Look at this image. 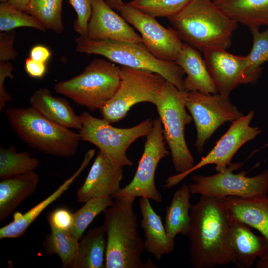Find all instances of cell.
Instances as JSON below:
<instances>
[{
  "label": "cell",
  "instance_id": "21",
  "mask_svg": "<svg viewBox=\"0 0 268 268\" xmlns=\"http://www.w3.org/2000/svg\"><path fill=\"white\" fill-rule=\"evenodd\" d=\"M229 215L256 229L268 240V196L244 198L229 196L221 199Z\"/></svg>",
  "mask_w": 268,
  "mask_h": 268
},
{
  "label": "cell",
  "instance_id": "13",
  "mask_svg": "<svg viewBox=\"0 0 268 268\" xmlns=\"http://www.w3.org/2000/svg\"><path fill=\"white\" fill-rule=\"evenodd\" d=\"M254 115V112L251 110L247 115L232 122L226 132L205 156L188 171L169 177L164 187H172L192 172L208 165L215 164L217 172L224 170L231 164L234 155L240 147L254 139L261 132L259 128L250 125Z\"/></svg>",
  "mask_w": 268,
  "mask_h": 268
},
{
  "label": "cell",
  "instance_id": "10",
  "mask_svg": "<svg viewBox=\"0 0 268 268\" xmlns=\"http://www.w3.org/2000/svg\"><path fill=\"white\" fill-rule=\"evenodd\" d=\"M243 164V162L231 163L224 170L211 176H192L193 182L188 185L191 195L220 199L229 196L252 198L267 195L268 169L253 177L246 176L245 171L233 173Z\"/></svg>",
  "mask_w": 268,
  "mask_h": 268
},
{
  "label": "cell",
  "instance_id": "30",
  "mask_svg": "<svg viewBox=\"0 0 268 268\" xmlns=\"http://www.w3.org/2000/svg\"><path fill=\"white\" fill-rule=\"evenodd\" d=\"M40 161L28 152H17L14 146L0 147V178L6 179L34 171Z\"/></svg>",
  "mask_w": 268,
  "mask_h": 268
},
{
  "label": "cell",
  "instance_id": "8",
  "mask_svg": "<svg viewBox=\"0 0 268 268\" xmlns=\"http://www.w3.org/2000/svg\"><path fill=\"white\" fill-rule=\"evenodd\" d=\"M80 117L82 126L78 134L81 140L94 145L114 164L122 167L133 165L127 155V149L135 140L147 136L153 125V121L147 119L130 128H119L86 111Z\"/></svg>",
  "mask_w": 268,
  "mask_h": 268
},
{
  "label": "cell",
  "instance_id": "28",
  "mask_svg": "<svg viewBox=\"0 0 268 268\" xmlns=\"http://www.w3.org/2000/svg\"><path fill=\"white\" fill-rule=\"evenodd\" d=\"M42 243L43 249L47 255L56 254L59 256L63 268H71L78 246L79 239L69 231L50 228Z\"/></svg>",
  "mask_w": 268,
  "mask_h": 268
},
{
  "label": "cell",
  "instance_id": "11",
  "mask_svg": "<svg viewBox=\"0 0 268 268\" xmlns=\"http://www.w3.org/2000/svg\"><path fill=\"white\" fill-rule=\"evenodd\" d=\"M185 106L196 126L195 147L199 153L203 151L205 143L219 127L243 116L231 102L229 97L218 93L206 94L199 91H187Z\"/></svg>",
  "mask_w": 268,
  "mask_h": 268
},
{
  "label": "cell",
  "instance_id": "25",
  "mask_svg": "<svg viewBox=\"0 0 268 268\" xmlns=\"http://www.w3.org/2000/svg\"><path fill=\"white\" fill-rule=\"evenodd\" d=\"M230 18L249 29L268 27V0H214Z\"/></svg>",
  "mask_w": 268,
  "mask_h": 268
},
{
  "label": "cell",
  "instance_id": "27",
  "mask_svg": "<svg viewBox=\"0 0 268 268\" xmlns=\"http://www.w3.org/2000/svg\"><path fill=\"white\" fill-rule=\"evenodd\" d=\"M191 194L188 185L183 184L173 194L166 208L164 227L168 236L175 239L178 234L187 236L190 227Z\"/></svg>",
  "mask_w": 268,
  "mask_h": 268
},
{
  "label": "cell",
  "instance_id": "44",
  "mask_svg": "<svg viewBox=\"0 0 268 268\" xmlns=\"http://www.w3.org/2000/svg\"><path fill=\"white\" fill-rule=\"evenodd\" d=\"M7 0H0V2H6Z\"/></svg>",
  "mask_w": 268,
  "mask_h": 268
},
{
  "label": "cell",
  "instance_id": "33",
  "mask_svg": "<svg viewBox=\"0 0 268 268\" xmlns=\"http://www.w3.org/2000/svg\"><path fill=\"white\" fill-rule=\"evenodd\" d=\"M191 0H132L125 4L154 18H168L179 13Z\"/></svg>",
  "mask_w": 268,
  "mask_h": 268
},
{
  "label": "cell",
  "instance_id": "2",
  "mask_svg": "<svg viewBox=\"0 0 268 268\" xmlns=\"http://www.w3.org/2000/svg\"><path fill=\"white\" fill-rule=\"evenodd\" d=\"M104 211L103 224L106 236V268H157L150 260L144 263V241L138 232V221L133 210L134 199L113 198Z\"/></svg>",
  "mask_w": 268,
  "mask_h": 268
},
{
  "label": "cell",
  "instance_id": "24",
  "mask_svg": "<svg viewBox=\"0 0 268 268\" xmlns=\"http://www.w3.org/2000/svg\"><path fill=\"white\" fill-rule=\"evenodd\" d=\"M39 176L34 171L1 179L0 222L6 219L26 199L36 190Z\"/></svg>",
  "mask_w": 268,
  "mask_h": 268
},
{
  "label": "cell",
  "instance_id": "38",
  "mask_svg": "<svg viewBox=\"0 0 268 268\" xmlns=\"http://www.w3.org/2000/svg\"><path fill=\"white\" fill-rule=\"evenodd\" d=\"M13 68L11 62L0 61V111H2L8 101L12 100L11 96L5 89L4 82L7 78H13Z\"/></svg>",
  "mask_w": 268,
  "mask_h": 268
},
{
  "label": "cell",
  "instance_id": "43",
  "mask_svg": "<svg viewBox=\"0 0 268 268\" xmlns=\"http://www.w3.org/2000/svg\"><path fill=\"white\" fill-rule=\"evenodd\" d=\"M257 268H268V253L259 258L256 263Z\"/></svg>",
  "mask_w": 268,
  "mask_h": 268
},
{
  "label": "cell",
  "instance_id": "31",
  "mask_svg": "<svg viewBox=\"0 0 268 268\" xmlns=\"http://www.w3.org/2000/svg\"><path fill=\"white\" fill-rule=\"evenodd\" d=\"M63 0H30L25 12L37 19L46 30L61 33L64 27L62 20Z\"/></svg>",
  "mask_w": 268,
  "mask_h": 268
},
{
  "label": "cell",
  "instance_id": "9",
  "mask_svg": "<svg viewBox=\"0 0 268 268\" xmlns=\"http://www.w3.org/2000/svg\"><path fill=\"white\" fill-rule=\"evenodd\" d=\"M120 82L114 95L100 109L103 118L110 124L126 117L134 105L142 102L154 104L166 80L149 71L122 66Z\"/></svg>",
  "mask_w": 268,
  "mask_h": 268
},
{
  "label": "cell",
  "instance_id": "22",
  "mask_svg": "<svg viewBox=\"0 0 268 268\" xmlns=\"http://www.w3.org/2000/svg\"><path fill=\"white\" fill-rule=\"evenodd\" d=\"M139 208L141 226L145 237L144 249L157 260H160L163 255L174 250V239L168 236L161 216L152 208L149 199L140 198Z\"/></svg>",
  "mask_w": 268,
  "mask_h": 268
},
{
  "label": "cell",
  "instance_id": "6",
  "mask_svg": "<svg viewBox=\"0 0 268 268\" xmlns=\"http://www.w3.org/2000/svg\"><path fill=\"white\" fill-rule=\"evenodd\" d=\"M120 68L104 58L91 61L79 75L57 82L54 90L92 110L100 109L117 91Z\"/></svg>",
  "mask_w": 268,
  "mask_h": 268
},
{
  "label": "cell",
  "instance_id": "29",
  "mask_svg": "<svg viewBox=\"0 0 268 268\" xmlns=\"http://www.w3.org/2000/svg\"><path fill=\"white\" fill-rule=\"evenodd\" d=\"M253 37L250 52L246 56V63L243 84H254L261 75V66L268 62V27L260 32L258 28L249 29Z\"/></svg>",
  "mask_w": 268,
  "mask_h": 268
},
{
  "label": "cell",
  "instance_id": "35",
  "mask_svg": "<svg viewBox=\"0 0 268 268\" xmlns=\"http://www.w3.org/2000/svg\"><path fill=\"white\" fill-rule=\"evenodd\" d=\"M92 1L93 0H68L77 15L73 28L79 36H87L88 22L92 13Z\"/></svg>",
  "mask_w": 268,
  "mask_h": 268
},
{
  "label": "cell",
  "instance_id": "20",
  "mask_svg": "<svg viewBox=\"0 0 268 268\" xmlns=\"http://www.w3.org/2000/svg\"><path fill=\"white\" fill-rule=\"evenodd\" d=\"M175 63L183 70L184 90L206 94L218 93L203 56L197 49L183 43Z\"/></svg>",
  "mask_w": 268,
  "mask_h": 268
},
{
  "label": "cell",
  "instance_id": "17",
  "mask_svg": "<svg viewBox=\"0 0 268 268\" xmlns=\"http://www.w3.org/2000/svg\"><path fill=\"white\" fill-rule=\"evenodd\" d=\"M123 167L114 164L99 151L88 175L77 191L79 203L98 197H112L121 188Z\"/></svg>",
  "mask_w": 268,
  "mask_h": 268
},
{
  "label": "cell",
  "instance_id": "40",
  "mask_svg": "<svg viewBox=\"0 0 268 268\" xmlns=\"http://www.w3.org/2000/svg\"><path fill=\"white\" fill-rule=\"evenodd\" d=\"M52 53L46 46L42 45H37L30 50L29 58L37 61L46 63L50 58Z\"/></svg>",
  "mask_w": 268,
  "mask_h": 268
},
{
  "label": "cell",
  "instance_id": "34",
  "mask_svg": "<svg viewBox=\"0 0 268 268\" xmlns=\"http://www.w3.org/2000/svg\"><path fill=\"white\" fill-rule=\"evenodd\" d=\"M18 27H29L45 32L46 29L33 16L10 5L0 3V31L7 32Z\"/></svg>",
  "mask_w": 268,
  "mask_h": 268
},
{
  "label": "cell",
  "instance_id": "37",
  "mask_svg": "<svg viewBox=\"0 0 268 268\" xmlns=\"http://www.w3.org/2000/svg\"><path fill=\"white\" fill-rule=\"evenodd\" d=\"M16 31L11 30L0 33V61L10 62L15 60L18 52L14 47Z\"/></svg>",
  "mask_w": 268,
  "mask_h": 268
},
{
  "label": "cell",
  "instance_id": "1",
  "mask_svg": "<svg viewBox=\"0 0 268 268\" xmlns=\"http://www.w3.org/2000/svg\"><path fill=\"white\" fill-rule=\"evenodd\" d=\"M187 236L194 268H212L232 263L229 246L230 216L222 200L201 195L190 212Z\"/></svg>",
  "mask_w": 268,
  "mask_h": 268
},
{
  "label": "cell",
  "instance_id": "41",
  "mask_svg": "<svg viewBox=\"0 0 268 268\" xmlns=\"http://www.w3.org/2000/svg\"><path fill=\"white\" fill-rule=\"evenodd\" d=\"M30 0H7L6 2L17 9L25 12Z\"/></svg>",
  "mask_w": 268,
  "mask_h": 268
},
{
  "label": "cell",
  "instance_id": "23",
  "mask_svg": "<svg viewBox=\"0 0 268 268\" xmlns=\"http://www.w3.org/2000/svg\"><path fill=\"white\" fill-rule=\"evenodd\" d=\"M29 103L47 118L60 125L78 130L81 128L80 115H76L68 101L54 96L46 88L35 90L30 97Z\"/></svg>",
  "mask_w": 268,
  "mask_h": 268
},
{
  "label": "cell",
  "instance_id": "5",
  "mask_svg": "<svg viewBox=\"0 0 268 268\" xmlns=\"http://www.w3.org/2000/svg\"><path fill=\"white\" fill-rule=\"evenodd\" d=\"M76 50L86 54L101 55L108 60L133 68L156 73L176 86L184 88L182 69L174 62L160 60L154 56L143 43H128L110 40H93L79 36L75 40Z\"/></svg>",
  "mask_w": 268,
  "mask_h": 268
},
{
  "label": "cell",
  "instance_id": "4",
  "mask_svg": "<svg viewBox=\"0 0 268 268\" xmlns=\"http://www.w3.org/2000/svg\"><path fill=\"white\" fill-rule=\"evenodd\" d=\"M6 115L15 134L31 147L60 157L77 153L79 134L49 120L34 108H8Z\"/></svg>",
  "mask_w": 268,
  "mask_h": 268
},
{
  "label": "cell",
  "instance_id": "3",
  "mask_svg": "<svg viewBox=\"0 0 268 268\" xmlns=\"http://www.w3.org/2000/svg\"><path fill=\"white\" fill-rule=\"evenodd\" d=\"M167 19L182 41L200 51L209 48L227 49L238 26L211 0H192Z\"/></svg>",
  "mask_w": 268,
  "mask_h": 268
},
{
  "label": "cell",
  "instance_id": "15",
  "mask_svg": "<svg viewBox=\"0 0 268 268\" xmlns=\"http://www.w3.org/2000/svg\"><path fill=\"white\" fill-rule=\"evenodd\" d=\"M226 50L209 48L201 52L218 93L229 97L232 91L243 84L246 57L232 54Z\"/></svg>",
  "mask_w": 268,
  "mask_h": 268
},
{
  "label": "cell",
  "instance_id": "18",
  "mask_svg": "<svg viewBox=\"0 0 268 268\" xmlns=\"http://www.w3.org/2000/svg\"><path fill=\"white\" fill-rule=\"evenodd\" d=\"M230 218L229 246L232 263L241 268H249L257 258L268 253V240L255 235L241 221Z\"/></svg>",
  "mask_w": 268,
  "mask_h": 268
},
{
  "label": "cell",
  "instance_id": "39",
  "mask_svg": "<svg viewBox=\"0 0 268 268\" xmlns=\"http://www.w3.org/2000/svg\"><path fill=\"white\" fill-rule=\"evenodd\" d=\"M25 69L30 77L41 79L46 74L47 66L46 63L35 61L29 57L25 60Z\"/></svg>",
  "mask_w": 268,
  "mask_h": 268
},
{
  "label": "cell",
  "instance_id": "16",
  "mask_svg": "<svg viewBox=\"0 0 268 268\" xmlns=\"http://www.w3.org/2000/svg\"><path fill=\"white\" fill-rule=\"evenodd\" d=\"M86 37L93 40H110L142 43L141 37L104 0H93Z\"/></svg>",
  "mask_w": 268,
  "mask_h": 268
},
{
  "label": "cell",
  "instance_id": "26",
  "mask_svg": "<svg viewBox=\"0 0 268 268\" xmlns=\"http://www.w3.org/2000/svg\"><path fill=\"white\" fill-rule=\"evenodd\" d=\"M107 248L103 225L89 230L79 240L71 268H104Z\"/></svg>",
  "mask_w": 268,
  "mask_h": 268
},
{
  "label": "cell",
  "instance_id": "12",
  "mask_svg": "<svg viewBox=\"0 0 268 268\" xmlns=\"http://www.w3.org/2000/svg\"><path fill=\"white\" fill-rule=\"evenodd\" d=\"M163 127L159 117L153 121L151 131L146 136L144 151L132 181L113 196L135 199L137 197L161 203L162 196L155 184V174L160 161L169 154L165 146Z\"/></svg>",
  "mask_w": 268,
  "mask_h": 268
},
{
  "label": "cell",
  "instance_id": "32",
  "mask_svg": "<svg viewBox=\"0 0 268 268\" xmlns=\"http://www.w3.org/2000/svg\"><path fill=\"white\" fill-rule=\"evenodd\" d=\"M113 199L112 197L95 198L84 203L81 208L73 213L70 233L80 240L95 217L113 203Z\"/></svg>",
  "mask_w": 268,
  "mask_h": 268
},
{
  "label": "cell",
  "instance_id": "7",
  "mask_svg": "<svg viewBox=\"0 0 268 268\" xmlns=\"http://www.w3.org/2000/svg\"><path fill=\"white\" fill-rule=\"evenodd\" d=\"M186 92L166 80L154 104L162 123L164 139L170 150L174 169L178 173L185 172L194 165V157L184 136L185 127L193 120L186 111Z\"/></svg>",
  "mask_w": 268,
  "mask_h": 268
},
{
  "label": "cell",
  "instance_id": "36",
  "mask_svg": "<svg viewBox=\"0 0 268 268\" xmlns=\"http://www.w3.org/2000/svg\"><path fill=\"white\" fill-rule=\"evenodd\" d=\"M47 218L50 228L70 232L73 221V213L66 208L59 207L49 212Z\"/></svg>",
  "mask_w": 268,
  "mask_h": 268
},
{
  "label": "cell",
  "instance_id": "42",
  "mask_svg": "<svg viewBox=\"0 0 268 268\" xmlns=\"http://www.w3.org/2000/svg\"><path fill=\"white\" fill-rule=\"evenodd\" d=\"M107 4L113 9H115L119 12L125 5L122 0H104Z\"/></svg>",
  "mask_w": 268,
  "mask_h": 268
},
{
  "label": "cell",
  "instance_id": "14",
  "mask_svg": "<svg viewBox=\"0 0 268 268\" xmlns=\"http://www.w3.org/2000/svg\"><path fill=\"white\" fill-rule=\"evenodd\" d=\"M120 13L139 31L142 43L154 56L160 60L175 62L184 42L173 28H165L155 18L126 4Z\"/></svg>",
  "mask_w": 268,
  "mask_h": 268
},
{
  "label": "cell",
  "instance_id": "19",
  "mask_svg": "<svg viewBox=\"0 0 268 268\" xmlns=\"http://www.w3.org/2000/svg\"><path fill=\"white\" fill-rule=\"evenodd\" d=\"M95 152V149L89 150L86 153L81 164L74 173L42 201L24 214H15L13 221L0 229V239L16 238L23 236L40 214L69 188L87 166L94 156Z\"/></svg>",
  "mask_w": 268,
  "mask_h": 268
}]
</instances>
